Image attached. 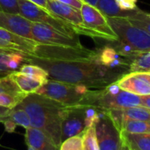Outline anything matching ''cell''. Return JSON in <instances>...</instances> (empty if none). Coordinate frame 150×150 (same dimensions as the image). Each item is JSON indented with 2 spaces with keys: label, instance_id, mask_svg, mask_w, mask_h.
<instances>
[{
  "label": "cell",
  "instance_id": "6da1fadb",
  "mask_svg": "<svg viewBox=\"0 0 150 150\" xmlns=\"http://www.w3.org/2000/svg\"><path fill=\"white\" fill-rule=\"evenodd\" d=\"M27 63L43 68L50 80L70 84H82L91 89L103 88L120 79L101 65L96 57L93 59L54 60L28 56Z\"/></svg>",
  "mask_w": 150,
  "mask_h": 150
},
{
  "label": "cell",
  "instance_id": "7a4b0ae2",
  "mask_svg": "<svg viewBox=\"0 0 150 150\" xmlns=\"http://www.w3.org/2000/svg\"><path fill=\"white\" fill-rule=\"evenodd\" d=\"M18 105L28 114L31 126L40 129L57 146H60L61 121L64 105L36 93L28 95Z\"/></svg>",
  "mask_w": 150,
  "mask_h": 150
},
{
  "label": "cell",
  "instance_id": "3957f363",
  "mask_svg": "<svg viewBox=\"0 0 150 150\" xmlns=\"http://www.w3.org/2000/svg\"><path fill=\"white\" fill-rule=\"evenodd\" d=\"M80 105L93 106L107 111L140 105V96L121 89L116 82H113L103 88H90Z\"/></svg>",
  "mask_w": 150,
  "mask_h": 150
},
{
  "label": "cell",
  "instance_id": "277c9868",
  "mask_svg": "<svg viewBox=\"0 0 150 150\" xmlns=\"http://www.w3.org/2000/svg\"><path fill=\"white\" fill-rule=\"evenodd\" d=\"M107 21L125 51L137 53L150 50V35L145 30L133 25L126 18L107 17Z\"/></svg>",
  "mask_w": 150,
  "mask_h": 150
},
{
  "label": "cell",
  "instance_id": "5b68a950",
  "mask_svg": "<svg viewBox=\"0 0 150 150\" xmlns=\"http://www.w3.org/2000/svg\"><path fill=\"white\" fill-rule=\"evenodd\" d=\"M19 12L21 16L32 22L42 23L54 28L55 29L70 36H76L78 35H87L88 28L84 25H74L64 20H62L37 5L28 0H18Z\"/></svg>",
  "mask_w": 150,
  "mask_h": 150
},
{
  "label": "cell",
  "instance_id": "8992f818",
  "mask_svg": "<svg viewBox=\"0 0 150 150\" xmlns=\"http://www.w3.org/2000/svg\"><path fill=\"white\" fill-rule=\"evenodd\" d=\"M88 88L82 84H70L49 79L36 94L52 99L64 106L80 105Z\"/></svg>",
  "mask_w": 150,
  "mask_h": 150
},
{
  "label": "cell",
  "instance_id": "52a82bcc",
  "mask_svg": "<svg viewBox=\"0 0 150 150\" xmlns=\"http://www.w3.org/2000/svg\"><path fill=\"white\" fill-rule=\"evenodd\" d=\"M96 56V49L89 50L81 46H64L38 43L34 57L54 60H82L93 59Z\"/></svg>",
  "mask_w": 150,
  "mask_h": 150
},
{
  "label": "cell",
  "instance_id": "ba28073f",
  "mask_svg": "<svg viewBox=\"0 0 150 150\" xmlns=\"http://www.w3.org/2000/svg\"><path fill=\"white\" fill-rule=\"evenodd\" d=\"M95 130L100 150H119L121 148L123 139L120 131L107 111L100 110Z\"/></svg>",
  "mask_w": 150,
  "mask_h": 150
},
{
  "label": "cell",
  "instance_id": "9c48e42d",
  "mask_svg": "<svg viewBox=\"0 0 150 150\" xmlns=\"http://www.w3.org/2000/svg\"><path fill=\"white\" fill-rule=\"evenodd\" d=\"M87 128L88 127L87 124L86 105L64 107L61 121V142L71 136L82 135Z\"/></svg>",
  "mask_w": 150,
  "mask_h": 150
},
{
  "label": "cell",
  "instance_id": "30bf717a",
  "mask_svg": "<svg viewBox=\"0 0 150 150\" xmlns=\"http://www.w3.org/2000/svg\"><path fill=\"white\" fill-rule=\"evenodd\" d=\"M32 37L35 41L43 44L64 45V46H81L79 37L67 35L54 28L38 22H32Z\"/></svg>",
  "mask_w": 150,
  "mask_h": 150
},
{
  "label": "cell",
  "instance_id": "8fae6325",
  "mask_svg": "<svg viewBox=\"0 0 150 150\" xmlns=\"http://www.w3.org/2000/svg\"><path fill=\"white\" fill-rule=\"evenodd\" d=\"M83 23L107 36L109 41H117V36L110 26L107 17H105L96 6H93L88 3L82 2L80 9Z\"/></svg>",
  "mask_w": 150,
  "mask_h": 150
},
{
  "label": "cell",
  "instance_id": "7c38bea8",
  "mask_svg": "<svg viewBox=\"0 0 150 150\" xmlns=\"http://www.w3.org/2000/svg\"><path fill=\"white\" fill-rule=\"evenodd\" d=\"M116 83L121 89L136 96L150 95V81L146 72H129Z\"/></svg>",
  "mask_w": 150,
  "mask_h": 150
},
{
  "label": "cell",
  "instance_id": "4fadbf2b",
  "mask_svg": "<svg viewBox=\"0 0 150 150\" xmlns=\"http://www.w3.org/2000/svg\"><path fill=\"white\" fill-rule=\"evenodd\" d=\"M31 26L32 21L24 18L21 14H13L0 10V28L19 35L33 39Z\"/></svg>",
  "mask_w": 150,
  "mask_h": 150
},
{
  "label": "cell",
  "instance_id": "5bb4252c",
  "mask_svg": "<svg viewBox=\"0 0 150 150\" xmlns=\"http://www.w3.org/2000/svg\"><path fill=\"white\" fill-rule=\"evenodd\" d=\"M47 10L51 14L71 24L79 26L83 24L80 9L71 6L57 2L56 0H47Z\"/></svg>",
  "mask_w": 150,
  "mask_h": 150
},
{
  "label": "cell",
  "instance_id": "9a60e30c",
  "mask_svg": "<svg viewBox=\"0 0 150 150\" xmlns=\"http://www.w3.org/2000/svg\"><path fill=\"white\" fill-rule=\"evenodd\" d=\"M107 112L114 122V124L116 125V126H117V125L123 119L150 121V110L141 105L110 110H107Z\"/></svg>",
  "mask_w": 150,
  "mask_h": 150
},
{
  "label": "cell",
  "instance_id": "2e32d148",
  "mask_svg": "<svg viewBox=\"0 0 150 150\" xmlns=\"http://www.w3.org/2000/svg\"><path fill=\"white\" fill-rule=\"evenodd\" d=\"M25 142L28 146L36 150H59V146H57L51 139L40 129L33 126L26 128Z\"/></svg>",
  "mask_w": 150,
  "mask_h": 150
},
{
  "label": "cell",
  "instance_id": "e0dca14e",
  "mask_svg": "<svg viewBox=\"0 0 150 150\" xmlns=\"http://www.w3.org/2000/svg\"><path fill=\"white\" fill-rule=\"evenodd\" d=\"M0 38L18 46L24 54L28 56H34L35 47L39 43L38 42L33 39L19 35L15 33H13L2 28H0Z\"/></svg>",
  "mask_w": 150,
  "mask_h": 150
},
{
  "label": "cell",
  "instance_id": "ac0fdd59",
  "mask_svg": "<svg viewBox=\"0 0 150 150\" xmlns=\"http://www.w3.org/2000/svg\"><path fill=\"white\" fill-rule=\"evenodd\" d=\"M9 75L18 85L20 89L27 95L36 93V91L42 86V84H44L42 81L19 71L12 72Z\"/></svg>",
  "mask_w": 150,
  "mask_h": 150
},
{
  "label": "cell",
  "instance_id": "d6986e66",
  "mask_svg": "<svg viewBox=\"0 0 150 150\" xmlns=\"http://www.w3.org/2000/svg\"><path fill=\"white\" fill-rule=\"evenodd\" d=\"M120 133L123 142L131 150H150V133Z\"/></svg>",
  "mask_w": 150,
  "mask_h": 150
},
{
  "label": "cell",
  "instance_id": "ffe728a7",
  "mask_svg": "<svg viewBox=\"0 0 150 150\" xmlns=\"http://www.w3.org/2000/svg\"><path fill=\"white\" fill-rule=\"evenodd\" d=\"M117 127L120 132L150 133V121L123 119Z\"/></svg>",
  "mask_w": 150,
  "mask_h": 150
},
{
  "label": "cell",
  "instance_id": "44dd1931",
  "mask_svg": "<svg viewBox=\"0 0 150 150\" xmlns=\"http://www.w3.org/2000/svg\"><path fill=\"white\" fill-rule=\"evenodd\" d=\"M96 8L105 17H121L127 18L134 11H122L116 4L115 0H98Z\"/></svg>",
  "mask_w": 150,
  "mask_h": 150
},
{
  "label": "cell",
  "instance_id": "7402d4cb",
  "mask_svg": "<svg viewBox=\"0 0 150 150\" xmlns=\"http://www.w3.org/2000/svg\"><path fill=\"white\" fill-rule=\"evenodd\" d=\"M130 72H150V50L134 55L130 65Z\"/></svg>",
  "mask_w": 150,
  "mask_h": 150
},
{
  "label": "cell",
  "instance_id": "603a6c76",
  "mask_svg": "<svg viewBox=\"0 0 150 150\" xmlns=\"http://www.w3.org/2000/svg\"><path fill=\"white\" fill-rule=\"evenodd\" d=\"M0 93H5L12 95L15 97L20 98L21 101L28 96L23 93L15 81L11 78L10 75L4 77H0Z\"/></svg>",
  "mask_w": 150,
  "mask_h": 150
},
{
  "label": "cell",
  "instance_id": "cb8c5ba5",
  "mask_svg": "<svg viewBox=\"0 0 150 150\" xmlns=\"http://www.w3.org/2000/svg\"><path fill=\"white\" fill-rule=\"evenodd\" d=\"M126 19H128L131 23L142 28L150 35V13L137 8Z\"/></svg>",
  "mask_w": 150,
  "mask_h": 150
},
{
  "label": "cell",
  "instance_id": "d4e9b609",
  "mask_svg": "<svg viewBox=\"0 0 150 150\" xmlns=\"http://www.w3.org/2000/svg\"><path fill=\"white\" fill-rule=\"evenodd\" d=\"M7 117L10 118L17 126L20 125L24 127L25 129L31 126V120L28 114L26 112L24 109H22L19 105L10 110Z\"/></svg>",
  "mask_w": 150,
  "mask_h": 150
},
{
  "label": "cell",
  "instance_id": "484cf974",
  "mask_svg": "<svg viewBox=\"0 0 150 150\" xmlns=\"http://www.w3.org/2000/svg\"><path fill=\"white\" fill-rule=\"evenodd\" d=\"M19 71L25 73L27 75H29V76L35 78L41 81H42L43 83H45L48 80H49V75L48 72L42 67H40L39 65L36 64H33L30 63H25L21 65V67L20 68Z\"/></svg>",
  "mask_w": 150,
  "mask_h": 150
},
{
  "label": "cell",
  "instance_id": "4316f807",
  "mask_svg": "<svg viewBox=\"0 0 150 150\" xmlns=\"http://www.w3.org/2000/svg\"><path fill=\"white\" fill-rule=\"evenodd\" d=\"M82 150H100L95 125L87 128L82 133Z\"/></svg>",
  "mask_w": 150,
  "mask_h": 150
},
{
  "label": "cell",
  "instance_id": "83f0119b",
  "mask_svg": "<svg viewBox=\"0 0 150 150\" xmlns=\"http://www.w3.org/2000/svg\"><path fill=\"white\" fill-rule=\"evenodd\" d=\"M59 150H82V135H75L63 140Z\"/></svg>",
  "mask_w": 150,
  "mask_h": 150
},
{
  "label": "cell",
  "instance_id": "f1b7e54d",
  "mask_svg": "<svg viewBox=\"0 0 150 150\" xmlns=\"http://www.w3.org/2000/svg\"><path fill=\"white\" fill-rule=\"evenodd\" d=\"M21 100L18 97H15L9 94L0 93V107H4L7 109H13L16 107Z\"/></svg>",
  "mask_w": 150,
  "mask_h": 150
},
{
  "label": "cell",
  "instance_id": "f546056e",
  "mask_svg": "<svg viewBox=\"0 0 150 150\" xmlns=\"http://www.w3.org/2000/svg\"><path fill=\"white\" fill-rule=\"evenodd\" d=\"M0 10L13 14H20L18 0H0Z\"/></svg>",
  "mask_w": 150,
  "mask_h": 150
},
{
  "label": "cell",
  "instance_id": "4dcf8cb0",
  "mask_svg": "<svg viewBox=\"0 0 150 150\" xmlns=\"http://www.w3.org/2000/svg\"><path fill=\"white\" fill-rule=\"evenodd\" d=\"M11 52L0 53V77L7 76L12 73V71L8 67L9 55Z\"/></svg>",
  "mask_w": 150,
  "mask_h": 150
},
{
  "label": "cell",
  "instance_id": "1f68e13d",
  "mask_svg": "<svg viewBox=\"0 0 150 150\" xmlns=\"http://www.w3.org/2000/svg\"><path fill=\"white\" fill-rule=\"evenodd\" d=\"M137 1L138 0H115L117 6L122 10V11H133L138 8L137 6Z\"/></svg>",
  "mask_w": 150,
  "mask_h": 150
},
{
  "label": "cell",
  "instance_id": "d6a6232c",
  "mask_svg": "<svg viewBox=\"0 0 150 150\" xmlns=\"http://www.w3.org/2000/svg\"><path fill=\"white\" fill-rule=\"evenodd\" d=\"M3 124H4V126H5V129H6V132H13L14 131H15V129H16V127H17V125L10 119V118H8L7 117H6V119L2 122Z\"/></svg>",
  "mask_w": 150,
  "mask_h": 150
},
{
  "label": "cell",
  "instance_id": "836d02e7",
  "mask_svg": "<svg viewBox=\"0 0 150 150\" xmlns=\"http://www.w3.org/2000/svg\"><path fill=\"white\" fill-rule=\"evenodd\" d=\"M56 1L71 6H73L75 8H78V9H81L82 2H83L82 0H56Z\"/></svg>",
  "mask_w": 150,
  "mask_h": 150
},
{
  "label": "cell",
  "instance_id": "e575fe53",
  "mask_svg": "<svg viewBox=\"0 0 150 150\" xmlns=\"http://www.w3.org/2000/svg\"><path fill=\"white\" fill-rule=\"evenodd\" d=\"M140 105L150 110V95L140 96Z\"/></svg>",
  "mask_w": 150,
  "mask_h": 150
},
{
  "label": "cell",
  "instance_id": "d590c367",
  "mask_svg": "<svg viewBox=\"0 0 150 150\" xmlns=\"http://www.w3.org/2000/svg\"><path fill=\"white\" fill-rule=\"evenodd\" d=\"M9 112H10V109L0 107V123H2L6 119V117L8 116Z\"/></svg>",
  "mask_w": 150,
  "mask_h": 150
},
{
  "label": "cell",
  "instance_id": "8d00e7d4",
  "mask_svg": "<svg viewBox=\"0 0 150 150\" xmlns=\"http://www.w3.org/2000/svg\"><path fill=\"white\" fill-rule=\"evenodd\" d=\"M28 1H30V2L37 5L38 6L43 8L44 10L48 11L47 10V0H28Z\"/></svg>",
  "mask_w": 150,
  "mask_h": 150
},
{
  "label": "cell",
  "instance_id": "74e56055",
  "mask_svg": "<svg viewBox=\"0 0 150 150\" xmlns=\"http://www.w3.org/2000/svg\"><path fill=\"white\" fill-rule=\"evenodd\" d=\"M82 1L85 2V3H88V4H89V5L93 6H96V5H97V1H98V0H82Z\"/></svg>",
  "mask_w": 150,
  "mask_h": 150
},
{
  "label": "cell",
  "instance_id": "f35d334b",
  "mask_svg": "<svg viewBox=\"0 0 150 150\" xmlns=\"http://www.w3.org/2000/svg\"><path fill=\"white\" fill-rule=\"evenodd\" d=\"M119 150H130V148L128 147V146H127L125 143L123 142V144H122V146H121V148H120Z\"/></svg>",
  "mask_w": 150,
  "mask_h": 150
},
{
  "label": "cell",
  "instance_id": "ab89813d",
  "mask_svg": "<svg viewBox=\"0 0 150 150\" xmlns=\"http://www.w3.org/2000/svg\"><path fill=\"white\" fill-rule=\"evenodd\" d=\"M28 150H36V149H35L34 147H32L30 146H28Z\"/></svg>",
  "mask_w": 150,
  "mask_h": 150
},
{
  "label": "cell",
  "instance_id": "60d3db41",
  "mask_svg": "<svg viewBox=\"0 0 150 150\" xmlns=\"http://www.w3.org/2000/svg\"><path fill=\"white\" fill-rule=\"evenodd\" d=\"M6 51H4V50H0V53H6Z\"/></svg>",
  "mask_w": 150,
  "mask_h": 150
},
{
  "label": "cell",
  "instance_id": "b9f144b4",
  "mask_svg": "<svg viewBox=\"0 0 150 150\" xmlns=\"http://www.w3.org/2000/svg\"><path fill=\"white\" fill-rule=\"evenodd\" d=\"M147 74H148V77H149V81H150V72H147Z\"/></svg>",
  "mask_w": 150,
  "mask_h": 150
},
{
  "label": "cell",
  "instance_id": "7bdbcfd3",
  "mask_svg": "<svg viewBox=\"0 0 150 150\" xmlns=\"http://www.w3.org/2000/svg\"><path fill=\"white\" fill-rule=\"evenodd\" d=\"M130 150H131V149H130Z\"/></svg>",
  "mask_w": 150,
  "mask_h": 150
}]
</instances>
